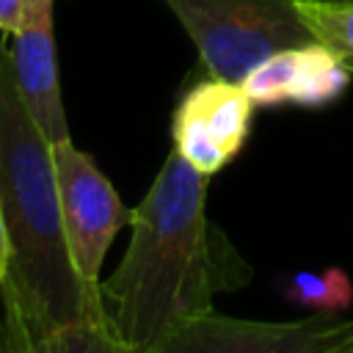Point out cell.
Masks as SVG:
<instances>
[{"instance_id": "cell-8", "label": "cell", "mask_w": 353, "mask_h": 353, "mask_svg": "<svg viewBox=\"0 0 353 353\" xmlns=\"http://www.w3.org/2000/svg\"><path fill=\"white\" fill-rule=\"evenodd\" d=\"M52 3L55 0H39L14 30L11 47L6 50L17 94L50 146L69 138L52 36Z\"/></svg>"}, {"instance_id": "cell-12", "label": "cell", "mask_w": 353, "mask_h": 353, "mask_svg": "<svg viewBox=\"0 0 353 353\" xmlns=\"http://www.w3.org/2000/svg\"><path fill=\"white\" fill-rule=\"evenodd\" d=\"M39 0H0V30L14 33Z\"/></svg>"}, {"instance_id": "cell-13", "label": "cell", "mask_w": 353, "mask_h": 353, "mask_svg": "<svg viewBox=\"0 0 353 353\" xmlns=\"http://www.w3.org/2000/svg\"><path fill=\"white\" fill-rule=\"evenodd\" d=\"M11 265V245H8V232H6V215H3V201H0V284L8 276Z\"/></svg>"}, {"instance_id": "cell-4", "label": "cell", "mask_w": 353, "mask_h": 353, "mask_svg": "<svg viewBox=\"0 0 353 353\" xmlns=\"http://www.w3.org/2000/svg\"><path fill=\"white\" fill-rule=\"evenodd\" d=\"M52 149L58 201L72 259L80 276L99 287V268L121 226L130 223L132 210L121 204L99 165L80 152L72 138L58 141Z\"/></svg>"}, {"instance_id": "cell-11", "label": "cell", "mask_w": 353, "mask_h": 353, "mask_svg": "<svg viewBox=\"0 0 353 353\" xmlns=\"http://www.w3.org/2000/svg\"><path fill=\"white\" fill-rule=\"evenodd\" d=\"M298 11L314 41L353 63V0H298Z\"/></svg>"}, {"instance_id": "cell-15", "label": "cell", "mask_w": 353, "mask_h": 353, "mask_svg": "<svg viewBox=\"0 0 353 353\" xmlns=\"http://www.w3.org/2000/svg\"><path fill=\"white\" fill-rule=\"evenodd\" d=\"M334 353H353V342H350V345H345V347H339V350H334Z\"/></svg>"}, {"instance_id": "cell-9", "label": "cell", "mask_w": 353, "mask_h": 353, "mask_svg": "<svg viewBox=\"0 0 353 353\" xmlns=\"http://www.w3.org/2000/svg\"><path fill=\"white\" fill-rule=\"evenodd\" d=\"M0 312L8 323L14 353H138L130 345H124L102 320L66 325L47 334H28L3 301H0Z\"/></svg>"}, {"instance_id": "cell-1", "label": "cell", "mask_w": 353, "mask_h": 353, "mask_svg": "<svg viewBox=\"0 0 353 353\" xmlns=\"http://www.w3.org/2000/svg\"><path fill=\"white\" fill-rule=\"evenodd\" d=\"M207 176L176 149L132 207L130 245L99 281L102 323L132 350L154 353L182 323L212 312L218 290H234L243 262L210 223Z\"/></svg>"}, {"instance_id": "cell-6", "label": "cell", "mask_w": 353, "mask_h": 353, "mask_svg": "<svg viewBox=\"0 0 353 353\" xmlns=\"http://www.w3.org/2000/svg\"><path fill=\"white\" fill-rule=\"evenodd\" d=\"M254 102L240 83L210 77L196 83L174 113V149L201 174H218L245 143Z\"/></svg>"}, {"instance_id": "cell-2", "label": "cell", "mask_w": 353, "mask_h": 353, "mask_svg": "<svg viewBox=\"0 0 353 353\" xmlns=\"http://www.w3.org/2000/svg\"><path fill=\"white\" fill-rule=\"evenodd\" d=\"M0 201L11 245L0 301L28 334L97 323L99 287L88 284L69 251L52 149L28 116L8 55H0Z\"/></svg>"}, {"instance_id": "cell-10", "label": "cell", "mask_w": 353, "mask_h": 353, "mask_svg": "<svg viewBox=\"0 0 353 353\" xmlns=\"http://www.w3.org/2000/svg\"><path fill=\"white\" fill-rule=\"evenodd\" d=\"M281 292L287 301L314 309L320 314H331V317L345 312L353 301L350 279L339 268H331L325 273H295L281 287Z\"/></svg>"}, {"instance_id": "cell-14", "label": "cell", "mask_w": 353, "mask_h": 353, "mask_svg": "<svg viewBox=\"0 0 353 353\" xmlns=\"http://www.w3.org/2000/svg\"><path fill=\"white\" fill-rule=\"evenodd\" d=\"M0 353H14V347H11V334H8V323H6V317H3V312H0Z\"/></svg>"}, {"instance_id": "cell-5", "label": "cell", "mask_w": 353, "mask_h": 353, "mask_svg": "<svg viewBox=\"0 0 353 353\" xmlns=\"http://www.w3.org/2000/svg\"><path fill=\"white\" fill-rule=\"evenodd\" d=\"M353 342V320H240L204 312L182 323L154 353H334Z\"/></svg>"}, {"instance_id": "cell-3", "label": "cell", "mask_w": 353, "mask_h": 353, "mask_svg": "<svg viewBox=\"0 0 353 353\" xmlns=\"http://www.w3.org/2000/svg\"><path fill=\"white\" fill-rule=\"evenodd\" d=\"M199 50L210 77L243 83L268 55L314 41L298 0H163Z\"/></svg>"}, {"instance_id": "cell-7", "label": "cell", "mask_w": 353, "mask_h": 353, "mask_svg": "<svg viewBox=\"0 0 353 353\" xmlns=\"http://www.w3.org/2000/svg\"><path fill=\"white\" fill-rule=\"evenodd\" d=\"M353 63L320 41L287 47L268 55L240 83L254 108L301 105L320 108L334 102L350 83Z\"/></svg>"}]
</instances>
